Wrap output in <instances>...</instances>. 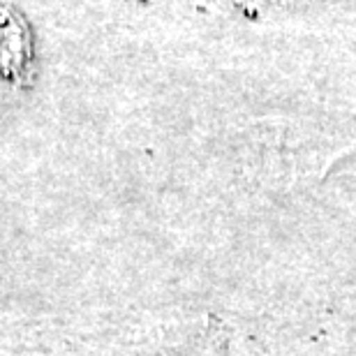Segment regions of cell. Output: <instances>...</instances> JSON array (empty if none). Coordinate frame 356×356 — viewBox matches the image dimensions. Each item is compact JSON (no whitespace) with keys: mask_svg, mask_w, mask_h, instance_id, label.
I'll use <instances>...</instances> for the list:
<instances>
[{"mask_svg":"<svg viewBox=\"0 0 356 356\" xmlns=\"http://www.w3.org/2000/svg\"><path fill=\"white\" fill-rule=\"evenodd\" d=\"M28 56V40L21 21L7 10H0V70L17 72Z\"/></svg>","mask_w":356,"mask_h":356,"instance_id":"1","label":"cell"}]
</instances>
